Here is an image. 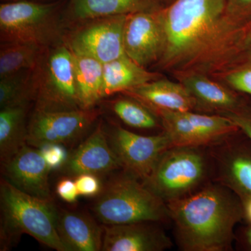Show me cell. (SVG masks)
<instances>
[{"instance_id":"34","label":"cell","mask_w":251,"mask_h":251,"mask_svg":"<svg viewBox=\"0 0 251 251\" xmlns=\"http://www.w3.org/2000/svg\"><path fill=\"white\" fill-rule=\"evenodd\" d=\"M18 1V0H1V2H3V1ZM30 1H53V0H30Z\"/></svg>"},{"instance_id":"11","label":"cell","mask_w":251,"mask_h":251,"mask_svg":"<svg viewBox=\"0 0 251 251\" xmlns=\"http://www.w3.org/2000/svg\"><path fill=\"white\" fill-rule=\"evenodd\" d=\"M107 133L120 166L143 180L151 174L162 154L173 148L166 133L144 136L115 126Z\"/></svg>"},{"instance_id":"28","label":"cell","mask_w":251,"mask_h":251,"mask_svg":"<svg viewBox=\"0 0 251 251\" xmlns=\"http://www.w3.org/2000/svg\"><path fill=\"white\" fill-rule=\"evenodd\" d=\"M75 182L80 196L92 197L97 196L101 191L100 182L97 175H80L75 176Z\"/></svg>"},{"instance_id":"23","label":"cell","mask_w":251,"mask_h":251,"mask_svg":"<svg viewBox=\"0 0 251 251\" xmlns=\"http://www.w3.org/2000/svg\"><path fill=\"white\" fill-rule=\"evenodd\" d=\"M35 90V69L0 78V108L29 104Z\"/></svg>"},{"instance_id":"26","label":"cell","mask_w":251,"mask_h":251,"mask_svg":"<svg viewBox=\"0 0 251 251\" xmlns=\"http://www.w3.org/2000/svg\"><path fill=\"white\" fill-rule=\"evenodd\" d=\"M229 174L232 181L244 191L251 194V159L235 157L229 163Z\"/></svg>"},{"instance_id":"35","label":"cell","mask_w":251,"mask_h":251,"mask_svg":"<svg viewBox=\"0 0 251 251\" xmlns=\"http://www.w3.org/2000/svg\"><path fill=\"white\" fill-rule=\"evenodd\" d=\"M248 241H249V244L251 246V228L249 229V232L247 233Z\"/></svg>"},{"instance_id":"13","label":"cell","mask_w":251,"mask_h":251,"mask_svg":"<svg viewBox=\"0 0 251 251\" xmlns=\"http://www.w3.org/2000/svg\"><path fill=\"white\" fill-rule=\"evenodd\" d=\"M1 166L4 178L18 189L34 197L52 201L49 183L52 168L40 149L25 145Z\"/></svg>"},{"instance_id":"10","label":"cell","mask_w":251,"mask_h":251,"mask_svg":"<svg viewBox=\"0 0 251 251\" xmlns=\"http://www.w3.org/2000/svg\"><path fill=\"white\" fill-rule=\"evenodd\" d=\"M154 111L161 117L173 148H194L237 129L233 122L225 115L209 116L191 111L166 110Z\"/></svg>"},{"instance_id":"1","label":"cell","mask_w":251,"mask_h":251,"mask_svg":"<svg viewBox=\"0 0 251 251\" xmlns=\"http://www.w3.org/2000/svg\"><path fill=\"white\" fill-rule=\"evenodd\" d=\"M167 206L186 250L221 251L230 245L239 212L221 189L205 188L189 197L169 201Z\"/></svg>"},{"instance_id":"33","label":"cell","mask_w":251,"mask_h":251,"mask_svg":"<svg viewBox=\"0 0 251 251\" xmlns=\"http://www.w3.org/2000/svg\"><path fill=\"white\" fill-rule=\"evenodd\" d=\"M247 214L249 220L251 221V198L247 204Z\"/></svg>"},{"instance_id":"20","label":"cell","mask_w":251,"mask_h":251,"mask_svg":"<svg viewBox=\"0 0 251 251\" xmlns=\"http://www.w3.org/2000/svg\"><path fill=\"white\" fill-rule=\"evenodd\" d=\"M29 104L1 108L0 111V159L7 163L27 145V116Z\"/></svg>"},{"instance_id":"22","label":"cell","mask_w":251,"mask_h":251,"mask_svg":"<svg viewBox=\"0 0 251 251\" xmlns=\"http://www.w3.org/2000/svg\"><path fill=\"white\" fill-rule=\"evenodd\" d=\"M48 49L23 43L1 44L0 78L22 71L36 69Z\"/></svg>"},{"instance_id":"15","label":"cell","mask_w":251,"mask_h":251,"mask_svg":"<svg viewBox=\"0 0 251 251\" xmlns=\"http://www.w3.org/2000/svg\"><path fill=\"white\" fill-rule=\"evenodd\" d=\"M158 10V0H68L63 22L67 30L95 18Z\"/></svg>"},{"instance_id":"18","label":"cell","mask_w":251,"mask_h":251,"mask_svg":"<svg viewBox=\"0 0 251 251\" xmlns=\"http://www.w3.org/2000/svg\"><path fill=\"white\" fill-rule=\"evenodd\" d=\"M123 93L153 110L191 111L198 103L184 85L166 79H156Z\"/></svg>"},{"instance_id":"30","label":"cell","mask_w":251,"mask_h":251,"mask_svg":"<svg viewBox=\"0 0 251 251\" xmlns=\"http://www.w3.org/2000/svg\"><path fill=\"white\" fill-rule=\"evenodd\" d=\"M224 115L230 119L238 128H240L250 138L251 141V112L229 110Z\"/></svg>"},{"instance_id":"29","label":"cell","mask_w":251,"mask_h":251,"mask_svg":"<svg viewBox=\"0 0 251 251\" xmlns=\"http://www.w3.org/2000/svg\"><path fill=\"white\" fill-rule=\"evenodd\" d=\"M39 149L42 151L46 161L52 169L61 165L62 166L67 160L64 149L60 145H46Z\"/></svg>"},{"instance_id":"5","label":"cell","mask_w":251,"mask_h":251,"mask_svg":"<svg viewBox=\"0 0 251 251\" xmlns=\"http://www.w3.org/2000/svg\"><path fill=\"white\" fill-rule=\"evenodd\" d=\"M35 110L68 111L81 108L72 50L64 42L46 50L35 69Z\"/></svg>"},{"instance_id":"31","label":"cell","mask_w":251,"mask_h":251,"mask_svg":"<svg viewBox=\"0 0 251 251\" xmlns=\"http://www.w3.org/2000/svg\"><path fill=\"white\" fill-rule=\"evenodd\" d=\"M57 193L61 199L69 203L76 202L80 196L75 181L67 178L59 181L57 186Z\"/></svg>"},{"instance_id":"4","label":"cell","mask_w":251,"mask_h":251,"mask_svg":"<svg viewBox=\"0 0 251 251\" xmlns=\"http://www.w3.org/2000/svg\"><path fill=\"white\" fill-rule=\"evenodd\" d=\"M93 211L104 225L154 222L169 215L163 199L130 177L110 182L94 203Z\"/></svg>"},{"instance_id":"2","label":"cell","mask_w":251,"mask_h":251,"mask_svg":"<svg viewBox=\"0 0 251 251\" xmlns=\"http://www.w3.org/2000/svg\"><path fill=\"white\" fill-rule=\"evenodd\" d=\"M0 206L1 249L9 248L27 234L50 249L67 251L57 233V209L52 201L23 192L3 177Z\"/></svg>"},{"instance_id":"27","label":"cell","mask_w":251,"mask_h":251,"mask_svg":"<svg viewBox=\"0 0 251 251\" xmlns=\"http://www.w3.org/2000/svg\"><path fill=\"white\" fill-rule=\"evenodd\" d=\"M227 82L235 90L251 95V62L231 73Z\"/></svg>"},{"instance_id":"8","label":"cell","mask_w":251,"mask_h":251,"mask_svg":"<svg viewBox=\"0 0 251 251\" xmlns=\"http://www.w3.org/2000/svg\"><path fill=\"white\" fill-rule=\"evenodd\" d=\"M126 18L121 15L85 21L66 30L63 41L75 53L90 56L103 64L111 62L125 54Z\"/></svg>"},{"instance_id":"12","label":"cell","mask_w":251,"mask_h":251,"mask_svg":"<svg viewBox=\"0 0 251 251\" xmlns=\"http://www.w3.org/2000/svg\"><path fill=\"white\" fill-rule=\"evenodd\" d=\"M164 16L159 10L128 15L124 29L125 53L144 68L164 53Z\"/></svg>"},{"instance_id":"25","label":"cell","mask_w":251,"mask_h":251,"mask_svg":"<svg viewBox=\"0 0 251 251\" xmlns=\"http://www.w3.org/2000/svg\"><path fill=\"white\" fill-rule=\"evenodd\" d=\"M110 108L126 125L133 128L149 129L158 125L152 112L136 99H115L110 101Z\"/></svg>"},{"instance_id":"21","label":"cell","mask_w":251,"mask_h":251,"mask_svg":"<svg viewBox=\"0 0 251 251\" xmlns=\"http://www.w3.org/2000/svg\"><path fill=\"white\" fill-rule=\"evenodd\" d=\"M72 52L81 108H93L103 99V64L90 56Z\"/></svg>"},{"instance_id":"7","label":"cell","mask_w":251,"mask_h":251,"mask_svg":"<svg viewBox=\"0 0 251 251\" xmlns=\"http://www.w3.org/2000/svg\"><path fill=\"white\" fill-rule=\"evenodd\" d=\"M193 148L173 147L162 154L144 185L158 197L171 201L181 197L202 179V156Z\"/></svg>"},{"instance_id":"19","label":"cell","mask_w":251,"mask_h":251,"mask_svg":"<svg viewBox=\"0 0 251 251\" xmlns=\"http://www.w3.org/2000/svg\"><path fill=\"white\" fill-rule=\"evenodd\" d=\"M158 75L148 72L126 54L103 64L102 96L108 97L123 92L147 82L156 80Z\"/></svg>"},{"instance_id":"16","label":"cell","mask_w":251,"mask_h":251,"mask_svg":"<svg viewBox=\"0 0 251 251\" xmlns=\"http://www.w3.org/2000/svg\"><path fill=\"white\" fill-rule=\"evenodd\" d=\"M105 225L103 251H158L170 242L162 231L146 224Z\"/></svg>"},{"instance_id":"6","label":"cell","mask_w":251,"mask_h":251,"mask_svg":"<svg viewBox=\"0 0 251 251\" xmlns=\"http://www.w3.org/2000/svg\"><path fill=\"white\" fill-rule=\"evenodd\" d=\"M225 0H176L164 16V57L187 54L210 31L224 8Z\"/></svg>"},{"instance_id":"24","label":"cell","mask_w":251,"mask_h":251,"mask_svg":"<svg viewBox=\"0 0 251 251\" xmlns=\"http://www.w3.org/2000/svg\"><path fill=\"white\" fill-rule=\"evenodd\" d=\"M183 85L198 103L227 111L234 110L237 105V99L233 94L205 77L191 75L185 79Z\"/></svg>"},{"instance_id":"9","label":"cell","mask_w":251,"mask_h":251,"mask_svg":"<svg viewBox=\"0 0 251 251\" xmlns=\"http://www.w3.org/2000/svg\"><path fill=\"white\" fill-rule=\"evenodd\" d=\"M100 115L94 108L68 111L34 109L28 122L27 145L41 148L74 141L90 129Z\"/></svg>"},{"instance_id":"14","label":"cell","mask_w":251,"mask_h":251,"mask_svg":"<svg viewBox=\"0 0 251 251\" xmlns=\"http://www.w3.org/2000/svg\"><path fill=\"white\" fill-rule=\"evenodd\" d=\"M120 166L109 143L103 122H99L93 133L74 151L62 165V171L70 176L82 174H106Z\"/></svg>"},{"instance_id":"3","label":"cell","mask_w":251,"mask_h":251,"mask_svg":"<svg viewBox=\"0 0 251 251\" xmlns=\"http://www.w3.org/2000/svg\"><path fill=\"white\" fill-rule=\"evenodd\" d=\"M68 0H18L0 4V43L31 44L43 48L62 42L63 14Z\"/></svg>"},{"instance_id":"17","label":"cell","mask_w":251,"mask_h":251,"mask_svg":"<svg viewBox=\"0 0 251 251\" xmlns=\"http://www.w3.org/2000/svg\"><path fill=\"white\" fill-rule=\"evenodd\" d=\"M57 230L67 251L102 250L103 226L87 214L57 209Z\"/></svg>"},{"instance_id":"32","label":"cell","mask_w":251,"mask_h":251,"mask_svg":"<svg viewBox=\"0 0 251 251\" xmlns=\"http://www.w3.org/2000/svg\"><path fill=\"white\" fill-rule=\"evenodd\" d=\"M238 2L242 6L247 12H251V0H237Z\"/></svg>"}]
</instances>
